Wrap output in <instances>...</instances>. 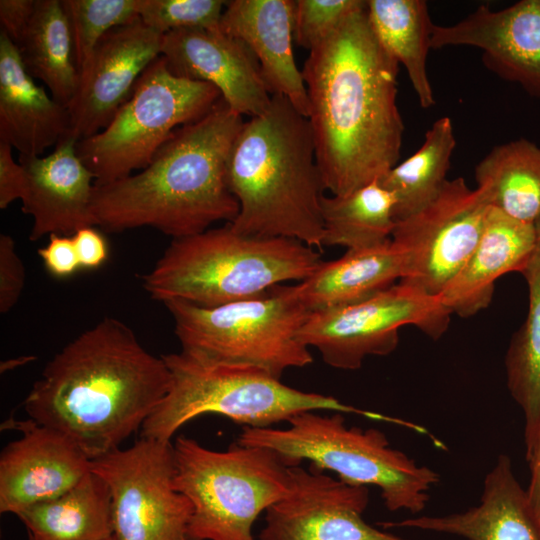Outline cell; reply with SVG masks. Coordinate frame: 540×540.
I'll return each mask as SVG.
<instances>
[{"mask_svg":"<svg viewBox=\"0 0 540 540\" xmlns=\"http://www.w3.org/2000/svg\"><path fill=\"white\" fill-rule=\"evenodd\" d=\"M69 132L68 109L26 71L17 46L0 32V141L35 157Z\"/></svg>","mask_w":540,"mask_h":540,"instance_id":"obj_23","label":"cell"},{"mask_svg":"<svg viewBox=\"0 0 540 540\" xmlns=\"http://www.w3.org/2000/svg\"><path fill=\"white\" fill-rule=\"evenodd\" d=\"M162 358L171 386L142 425L143 438L171 442L180 427L205 414L251 428H268L308 411L367 414L332 396L287 386L258 366L217 361L182 349Z\"/></svg>","mask_w":540,"mask_h":540,"instance_id":"obj_6","label":"cell"},{"mask_svg":"<svg viewBox=\"0 0 540 540\" xmlns=\"http://www.w3.org/2000/svg\"><path fill=\"white\" fill-rule=\"evenodd\" d=\"M139 3L140 0H62L78 71L106 33L139 19Z\"/></svg>","mask_w":540,"mask_h":540,"instance_id":"obj_32","label":"cell"},{"mask_svg":"<svg viewBox=\"0 0 540 540\" xmlns=\"http://www.w3.org/2000/svg\"><path fill=\"white\" fill-rule=\"evenodd\" d=\"M25 267L14 239L0 235V312H9L19 301L25 286Z\"/></svg>","mask_w":540,"mask_h":540,"instance_id":"obj_35","label":"cell"},{"mask_svg":"<svg viewBox=\"0 0 540 540\" xmlns=\"http://www.w3.org/2000/svg\"><path fill=\"white\" fill-rule=\"evenodd\" d=\"M28 540H31V539L28 538Z\"/></svg>","mask_w":540,"mask_h":540,"instance_id":"obj_42","label":"cell"},{"mask_svg":"<svg viewBox=\"0 0 540 540\" xmlns=\"http://www.w3.org/2000/svg\"><path fill=\"white\" fill-rule=\"evenodd\" d=\"M456 138L451 119L438 118L426 131L423 143L379 180L395 199L394 220H402L426 206L447 180Z\"/></svg>","mask_w":540,"mask_h":540,"instance_id":"obj_30","label":"cell"},{"mask_svg":"<svg viewBox=\"0 0 540 540\" xmlns=\"http://www.w3.org/2000/svg\"><path fill=\"white\" fill-rule=\"evenodd\" d=\"M470 46L481 50L484 66L540 98V10L537 0L504 9L479 5L452 25L434 24L432 49Z\"/></svg>","mask_w":540,"mask_h":540,"instance_id":"obj_16","label":"cell"},{"mask_svg":"<svg viewBox=\"0 0 540 540\" xmlns=\"http://www.w3.org/2000/svg\"><path fill=\"white\" fill-rule=\"evenodd\" d=\"M490 208L485 187L447 179L426 206L395 222L391 241L402 258L400 281L438 297L477 246Z\"/></svg>","mask_w":540,"mask_h":540,"instance_id":"obj_13","label":"cell"},{"mask_svg":"<svg viewBox=\"0 0 540 540\" xmlns=\"http://www.w3.org/2000/svg\"><path fill=\"white\" fill-rule=\"evenodd\" d=\"M37 253L47 272L55 278H68L81 269L72 236L51 234L47 245Z\"/></svg>","mask_w":540,"mask_h":540,"instance_id":"obj_36","label":"cell"},{"mask_svg":"<svg viewBox=\"0 0 540 540\" xmlns=\"http://www.w3.org/2000/svg\"><path fill=\"white\" fill-rule=\"evenodd\" d=\"M12 147L0 141V208L22 199L26 190L24 167L12 156Z\"/></svg>","mask_w":540,"mask_h":540,"instance_id":"obj_37","label":"cell"},{"mask_svg":"<svg viewBox=\"0 0 540 540\" xmlns=\"http://www.w3.org/2000/svg\"><path fill=\"white\" fill-rule=\"evenodd\" d=\"M174 486L192 504L187 540H258V516L290 490L291 473L274 450L235 442L225 451L178 436Z\"/></svg>","mask_w":540,"mask_h":540,"instance_id":"obj_8","label":"cell"},{"mask_svg":"<svg viewBox=\"0 0 540 540\" xmlns=\"http://www.w3.org/2000/svg\"><path fill=\"white\" fill-rule=\"evenodd\" d=\"M536 241L535 224L517 220L491 206L477 246L440 292L439 300L451 314L462 318L487 308L495 282L509 272H521Z\"/></svg>","mask_w":540,"mask_h":540,"instance_id":"obj_21","label":"cell"},{"mask_svg":"<svg viewBox=\"0 0 540 540\" xmlns=\"http://www.w3.org/2000/svg\"><path fill=\"white\" fill-rule=\"evenodd\" d=\"M228 1L222 0H140L139 18L149 28L164 35L180 29H214Z\"/></svg>","mask_w":540,"mask_h":540,"instance_id":"obj_33","label":"cell"},{"mask_svg":"<svg viewBox=\"0 0 540 540\" xmlns=\"http://www.w3.org/2000/svg\"><path fill=\"white\" fill-rule=\"evenodd\" d=\"M11 423L22 437L1 452V513L18 515L58 497L91 471V460L63 434L30 418Z\"/></svg>","mask_w":540,"mask_h":540,"instance_id":"obj_18","label":"cell"},{"mask_svg":"<svg viewBox=\"0 0 540 540\" xmlns=\"http://www.w3.org/2000/svg\"><path fill=\"white\" fill-rule=\"evenodd\" d=\"M451 315L438 297L400 281L358 303L311 312L298 337L316 348L327 365L356 370L368 356L393 352L403 326L439 339Z\"/></svg>","mask_w":540,"mask_h":540,"instance_id":"obj_11","label":"cell"},{"mask_svg":"<svg viewBox=\"0 0 540 540\" xmlns=\"http://www.w3.org/2000/svg\"><path fill=\"white\" fill-rule=\"evenodd\" d=\"M229 187L240 210L238 233L323 246L321 203L326 190L312 129L284 96L244 121L228 159Z\"/></svg>","mask_w":540,"mask_h":540,"instance_id":"obj_4","label":"cell"},{"mask_svg":"<svg viewBox=\"0 0 540 540\" xmlns=\"http://www.w3.org/2000/svg\"><path fill=\"white\" fill-rule=\"evenodd\" d=\"M402 276V258L390 239L378 246L347 250L336 260L322 261L294 289L300 302L316 312L366 300Z\"/></svg>","mask_w":540,"mask_h":540,"instance_id":"obj_24","label":"cell"},{"mask_svg":"<svg viewBox=\"0 0 540 540\" xmlns=\"http://www.w3.org/2000/svg\"><path fill=\"white\" fill-rule=\"evenodd\" d=\"M530 482L526 489L532 512L540 524V423L531 444L526 447Z\"/></svg>","mask_w":540,"mask_h":540,"instance_id":"obj_40","label":"cell"},{"mask_svg":"<svg viewBox=\"0 0 540 540\" xmlns=\"http://www.w3.org/2000/svg\"><path fill=\"white\" fill-rule=\"evenodd\" d=\"M170 386L162 356L147 351L125 323L105 317L46 364L24 408L94 460L141 430Z\"/></svg>","mask_w":540,"mask_h":540,"instance_id":"obj_2","label":"cell"},{"mask_svg":"<svg viewBox=\"0 0 540 540\" xmlns=\"http://www.w3.org/2000/svg\"><path fill=\"white\" fill-rule=\"evenodd\" d=\"M491 206L531 224L540 220V147L526 139L492 148L475 167Z\"/></svg>","mask_w":540,"mask_h":540,"instance_id":"obj_28","label":"cell"},{"mask_svg":"<svg viewBox=\"0 0 540 540\" xmlns=\"http://www.w3.org/2000/svg\"><path fill=\"white\" fill-rule=\"evenodd\" d=\"M221 98L215 86L171 73L160 55L110 123L77 142V155L94 185L125 178L144 169L177 128L205 116Z\"/></svg>","mask_w":540,"mask_h":540,"instance_id":"obj_10","label":"cell"},{"mask_svg":"<svg viewBox=\"0 0 540 540\" xmlns=\"http://www.w3.org/2000/svg\"><path fill=\"white\" fill-rule=\"evenodd\" d=\"M111 497L114 540H187L192 504L174 486L171 442L140 437L91 460Z\"/></svg>","mask_w":540,"mask_h":540,"instance_id":"obj_12","label":"cell"},{"mask_svg":"<svg viewBox=\"0 0 540 540\" xmlns=\"http://www.w3.org/2000/svg\"><path fill=\"white\" fill-rule=\"evenodd\" d=\"M182 350L209 359L261 367L280 378L289 368L313 362L298 334L311 312L294 285L278 284L263 294L216 307L163 302Z\"/></svg>","mask_w":540,"mask_h":540,"instance_id":"obj_9","label":"cell"},{"mask_svg":"<svg viewBox=\"0 0 540 540\" xmlns=\"http://www.w3.org/2000/svg\"><path fill=\"white\" fill-rule=\"evenodd\" d=\"M364 0H296L293 36L298 46L309 51L334 32Z\"/></svg>","mask_w":540,"mask_h":540,"instance_id":"obj_34","label":"cell"},{"mask_svg":"<svg viewBox=\"0 0 540 540\" xmlns=\"http://www.w3.org/2000/svg\"><path fill=\"white\" fill-rule=\"evenodd\" d=\"M302 71L308 121L326 190L346 195L400 158L399 64L376 38L365 5L309 51Z\"/></svg>","mask_w":540,"mask_h":540,"instance_id":"obj_1","label":"cell"},{"mask_svg":"<svg viewBox=\"0 0 540 540\" xmlns=\"http://www.w3.org/2000/svg\"><path fill=\"white\" fill-rule=\"evenodd\" d=\"M537 3H538L539 10H540V0H537Z\"/></svg>","mask_w":540,"mask_h":540,"instance_id":"obj_41","label":"cell"},{"mask_svg":"<svg viewBox=\"0 0 540 540\" xmlns=\"http://www.w3.org/2000/svg\"><path fill=\"white\" fill-rule=\"evenodd\" d=\"M114 540V539H113Z\"/></svg>","mask_w":540,"mask_h":540,"instance_id":"obj_43","label":"cell"},{"mask_svg":"<svg viewBox=\"0 0 540 540\" xmlns=\"http://www.w3.org/2000/svg\"><path fill=\"white\" fill-rule=\"evenodd\" d=\"M370 26L383 49L408 75L423 109L435 104L427 73L432 23L424 0H367Z\"/></svg>","mask_w":540,"mask_h":540,"instance_id":"obj_26","label":"cell"},{"mask_svg":"<svg viewBox=\"0 0 540 540\" xmlns=\"http://www.w3.org/2000/svg\"><path fill=\"white\" fill-rule=\"evenodd\" d=\"M294 9L292 0L228 1L220 28L253 53L271 95L286 97L307 118V90L292 49Z\"/></svg>","mask_w":540,"mask_h":540,"instance_id":"obj_20","label":"cell"},{"mask_svg":"<svg viewBox=\"0 0 540 540\" xmlns=\"http://www.w3.org/2000/svg\"><path fill=\"white\" fill-rule=\"evenodd\" d=\"M535 226L536 246L520 272L528 286V313L505 356L507 387L524 414L526 447L540 423V220Z\"/></svg>","mask_w":540,"mask_h":540,"instance_id":"obj_29","label":"cell"},{"mask_svg":"<svg viewBox=\"0 0 540 540\" xmlns=\"http://www.w3.org/2000/svg\"><path fill=\"white\" fill-rule=\"evenodd\" d=\"M384 527L416 528L467 540H540L527 491L518 482L510 458L501 454L487 473L480 503L444 516H418Z\"/></svg>","mask_w":540,"mask_h":540,"instance_id":"obj_22","label":"cell"},{"mask_svg":"<svg viewBox=\"0 0 540 540\" xmlns=\"http://www.w3.org/2000/svg\"><path fill=\"white\" fill-rule=\"evenodd\" d=\"M77 140L65 136L48 156H20L26 174L22 211L33 219L29 239L72 236L93 226L90 213L94 176L77 155Z\"/></svg>","mask_w":540,"mask_h":540,"instance_id":"obj_19","label":"cell"},{"mask_svg":"<svg viewBox=\"0 0 540 540\" xmlns=\"http://www.w3.org/2000/svg\"><path fill=\"white\" fill-rule=\"evenodd\" d=\"M36 0H1V31L17 46L34 14Z\"/></svg>","mask_w":540,"mask_h":540,"instance_id":"obj_39","label":"cell"},{"mask_svg":"<svg viewBox=\"0 0 540 540\" xmlns=\"http://www.w3.org/2000/svg\"><path fill=\"white\" fill-rule=\"evenodd\" d=\"M17 48L28 74L68 107L78 87L79 71L62 0H36L31 22Z\"/></svg>","mask_w":540,"mask_h":540,"instance_id":"obj_27","label":"cell"},{"mask_svg":"<svg viewBox=\"0 0 540 540\" xmlns=\"http://www.w3.org/2000/svg\"><path fill=\"white\" fill-rule=\"evenodd\" d=\"M237 442L270 448L289 466L308 461L310 467L332 471L345 482L373 485L389 511H423L430 489L440 481L433 469L391 447L382 431L348 427L342 412H303L284 429L244 427Z\"/></svg>","mask_w":540,"mask_h":540,"instance_id":"obj_7","label":"cell"},{"mask_svg":"<svg viewBox=\"0 0 540 540\" xmlns=\"http://www.w3.org/2000/svg\"><path fill=\"white\" fill-rule=\"evenodd\" d=\"M290 473V490L265 511L258 540H408L365 522L368 486L310 466H291Z\"/></svg>","mask_w":540,"mask_h":540,"instance_id":"obj_14","label":"cell"},{"mask_svg":"<svg viewBox=\"0 0 540 540\" xmlns=\"http://www.w3.org/2000/svg\"><path fill=\"white\" fill-rule=\"evenodd\" d=\"M162 37L139 18L101 38L79 70L78 87L67 107L66 136L80 141L110 123L143 72L161 55Z\"/></svg>","mask_w":540,"mask_h":540,"instance_id":"obj_15","label":"cell"},{"mask_svg":"<svg viewBox=\"0 0 540 540\" xmlns=\"http://www.w3.org/2000/svg\"><path fill=\"white\" fill-rule=\"evenodd\" d=\"M31 540H113L111 497L105 481L90 471L53 499L16 515Z\"/></svg>","mask_w":540,"mask_h":540,"instance_id":"obj_25","label":"cell"},{"mask_svg":"<svg viewBox=\"0 0 540 540\" xmlns=\"http://www.w3.org/2000/svg\"><path fill=\"white\" fill-rule=\"evenodd\" d=\"M321 262L314 248L298 240L245 235L228 223L172 239L140 279L156 301L179 299L216 307L258 296L287 281H302Z\"/></svg>","mask_w":540,"mask_h":540,"instance_id":"obj_5","label":"cell"},{"mask_svg":"<svg viewBox=\"0 0 540 540\" xmlns=\"http://www.w3.org/2000/svg\"><path fill=\"white\" fill-rule=\"evenodd\" d=\"M393 194L374 181L346 195L324 196L321 203L323 246L364 249L391 239Z\"/></svg>","mask_w":540,"mask_h":540,"instance_id":"obj_31","label":"cell"},{"mask_svg":"<svg viewBox=\"0 0 540 540\" xmlns=\"http://www.w3.org/2000/svg\"><path fill=\"white\" fill-rule=\"evenodd\" d=\"M161 56L174 75L215 86L228 106L242 116L261 114L271 101L253 53L220 26L165 33Z\"/></svg>","mask_w":540,"mask_h":540,"instance_id":"obj_17","label":"cell"},{"mask_svg":"<svg viewBox=\"0 0 540 540\" xmlns=\"http://www.w3.org/2000/svg\"><path fill=\"white\" fill-rule=\"evenodd\" d=\"M243 123L221 98L205 116L177 128L140 172L93 186V226L109 233L152 227L176 239L217 221L232 223L240 206L227 165Z\"/></svg>","mask_w":540,"mask_h":540,"instance_id":"obj_3","label":"cell"},{"mask_svg":"<svg viewBox=\"0 0 540 540\" xmlns=\"http://www.w3.org/2000/svg\"><path fill=\"white\" fill-rule=\"evenodd\" d=\"M81 269L100 268L109 257V247L105 237L94 226L79 229L73 235Z\"/></svg>","mask_w":540,"mask_h":540,"instance_id":"obj_38","label":"cell"}]
</instances>
